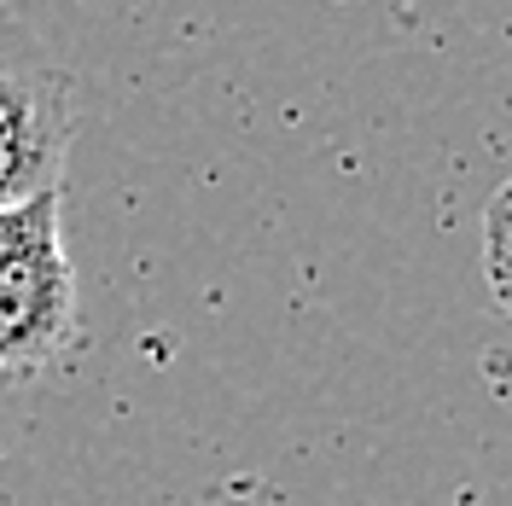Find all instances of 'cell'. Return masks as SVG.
Listing matches in <instances>:
<instances>
[{
  "label": "cell",
  "mask_w": 512,
  "mask_h": 506,
  "mask_svg": "<svg viewBox=\"0 0 512 506\" xmlns=\"http://www.w3.org/2000/svg\"><path fill=\"white\" fill-rule=\"evenodd\" d=\"M483 268H489V285H495V303L512 315V181L489 204V222H483Z\"/></svg>",
  "instance_id": "3"
},
{
  "label": "cell",
  "mask_w": 512,
  "mask_h": 506,
  "mask_svg": "<svg viewBox=\"0 0 512 506\" xmlns=\"http://www.w3.org/2000/svg\"><path fill=\"white\" fill-rule=\"evenodd\" d=\"M76 134L70 82L53 70L0 64V210L59 198L64 152Z\"/></svg>",
  "instance_id": "2"
},
{
  "label": "cell",
  "mask_w": 512,
  "mask_h": 506,
  "mask_svg": "<svg viewBox=\"0 0 512 506\" xmlns=\"http://www.w3.org/2000/svg\"><path fill=\"white\" fill-rule=\"evenodd\" d=\"M76 338V268L64 256L59 198L0 210V384L53 367Z\"/></svg>",
  "instance_id": "1"
}]
</instances>
